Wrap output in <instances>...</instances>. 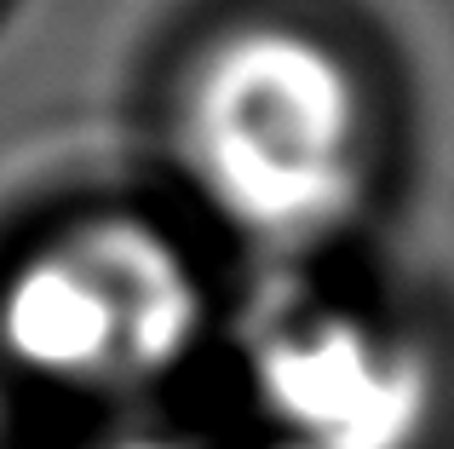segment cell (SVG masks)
I'll return each instance as SVG.
<instances>
[{
  "label": "cell",
  "mask_w": 454,
  "mask_h": 449,
  "mask_svg": "<svg viewBox=\"0 0 454 449\" xmlns=\"http://www.w3.org/2000/svg\"><path fill=\"white\" fill-rule=\"evenodd\" d=\"M178 191L213 231L322 248L356 231L391 173V104L345 29L288 0L213 18L161 98Z\"/></svg>",
  "instance_id": "cell-1"
},
{
  "label": "cell",
  "mask_w": 454,
  "mask_h": 449,
  "mask_svg": "<svg viewBox=\"0 0 454 449\" xmlns=\"http://www.w3.org/2000/svg\"><path fill=\"white\" fill-rule=\"evenodd\" d=\"M207 311L201 265L167 219L87 208L0 277V351L69 398H121L184 358Z\"/></svg>",
  "instance_id": "cell-2"
}]
</instances>
